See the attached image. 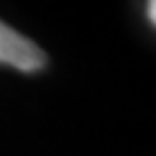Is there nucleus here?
Here are the masks:
<instances>
[{"mask_svg": "<svg viewBox=\"0 0 156 156\" xmlns=\"http://www.w3.org/2000/svg\"><path fill=\"white\" fill-rule=\"evenodd\" d=\"M0 63L20 72H39L46 65V52L0 20Z\"/></svg>", "mask_w": 156, "mask_h": 156, "instance_id": "nucleus-1", "label": "nucleus"}, {"mask_svg": "<svg viewBox=\"0 0 156 156\" xmlns=\"http://www.w3.org/2000/svg\"><path fill=\"white\" fill-rule=\"evenodd\" d=\"M145 17L154 24L156 22V0H147L145 2Z\"/></svg>", "mask_w": 156, "mask_h": 156, "instance_id": "nucleus-2", "label": "nucleus"}]
</instances>
